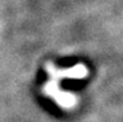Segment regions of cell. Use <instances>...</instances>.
<instances>
[{
    "label": "cell",
    "mask_w": 123,
    "mask_h": 122,
    "mask_svg": "<svg viewBox=\"0 0 123 122\" xmlns=\"http://www.w3.org/2000/svg\"><path fill=\"white\" fill-rule=\"evenodd\" d=\"M47 75L50 76V80L44 86V94L47 97L54 98L56 103L61 106L62 109H71L76 105V97L65 91H60L59 82L62 77V70H57L52 64L46 65Z\"/></svg>",
    "instance_id": "obj_1"
}]
</instances>
